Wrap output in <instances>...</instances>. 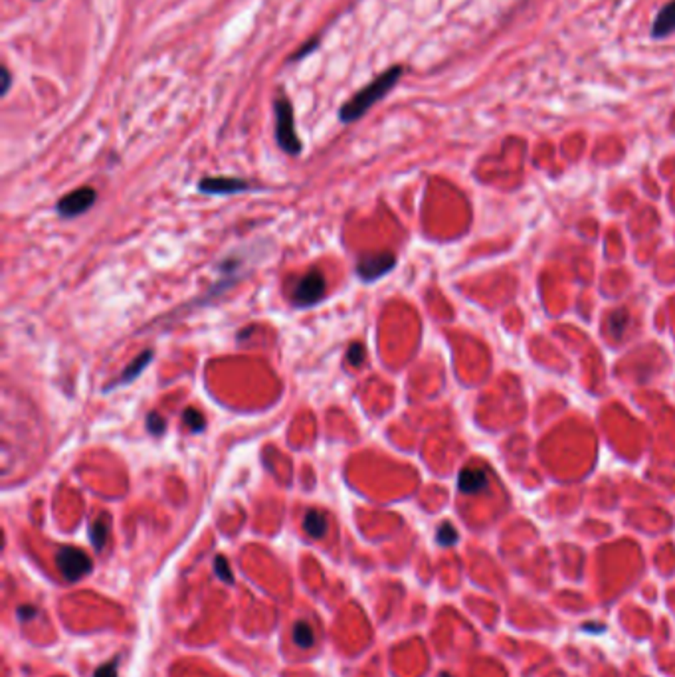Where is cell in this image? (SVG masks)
Wrapping results in <instances>:
<instances>
[{"label":"cell","instance_id":"obj_9","mask_svg":"<svg viewBox=\"0 0 675 677\" xmlns=\"http://www.w3.org/2000/svg\"><path fill=\"white\" fill-rule=\"evenodd\" d=\"M153 356L155 355H153L151 348H149V351H143L141 355L137 356L135 361H131L129 365L125 366V371L121 373V376L109 384L105 391H111V388H117V386H123V384H129V383H133V381H137V378L145 373V368L153 363Z\"/></svg>","mask_w":675,"mask_h":677},{"label":"cell","instance_id":"obj_19","mask_svg":"<svg viewBox=\"0 0 675 677\" xmlns=\"http://www.w3.org/2000/svg\"><path fill=\"white\" fill-rule=\"evenodd\" d=\"M214 570H216V574H218L224 582H228V584L234 582L230 564H228V559H226V557H216V561H214Z\"/></svg>","mask_w":675,"mask_h":677},{"label":"cell","instance_id":"obj_5","mask_svg":"<svg viewBox=\"0 0 675 677\" xmlns=\"http://www.w3.org/2000/svg\"><path fill=\"white\" fill-rule=\"evenodd\" d=\"M98 200V192L91 187H81L71 190L66 196H62L56 205V212L62 218H76L80 214L88 212L91 206Z\"/></svg>","mask_w":675,"mask_h":677},{"label":"cell","instance_id":"obj_2","mask_svg":"<svg viewBox=\"0 0 675 677\" xmlns=\"http://www.w3.org/2000/svg\"><path fill=\"white\" fill-rule=\"evenodd\" d=\"M274 115H276V141L279 149L292 157L299 155L303 151V143L295 131L294 105L284 91H279L274 99Z\"/></svg>","mask_w":675,"mask_h":677},{"label":"cell","instance_id":"obj_12","mask_svg":"<svg viewBox=\"0 0 675 677\" xmlns=\"http://www.w3.org/2000/svg\"><path fill=\"white\" fill-rule=\"evenodd\" d=\"M109 529H111V523H109V515L107 513H101V515L91 523L89 527V539H91V544L96 547V551H103V547L107 543V537H109Z\"/></svg>","mask_w":675,"mask_h":677},{"label":"cell","instance_id":"obj_21","mask_svg":"<svg viewBox=\"0 0 675 677\" xmlns=\"http://www.w3.org/2000/svg\"><path fill=\"white\" fill-rule=\"evenodd\" d=\"M317 44H319L317 40H311V42H307V44H303V46H305V48H299V50H297V52H295L294 56H292V62H297L299 58H305L307 53L313 52V50L317 48Z\"/></svg>","mask_w":675,"mask_h":677},{"label":"cell","instance_id":"obj_16","mask_svg":"<svg viewBox=\"0 0 675 677\" xmlns=\"http://www.w3.org/2000/svg\"><path fill=\"white\" fill-rule=\"evenodd\" d=\"M364 356H366V348H364L363 343H359V341L351 343V345H349V348H346L345 358H346V363H349L351 366H361V365H363Z\"/></svg>","mask_w":675,"mask_h":677},{"label":"cell","instance_id":"obj_23","mask_svg":"<svg viewBox=\"0 0 675 677\" xmlns=\"http://www.w3.org/2000/svg\"><path fill=\"white\" fill-rule=\"evenodd\" d=\"M2 81H4V83H2V95H6L10 89V83H12V76H10V71L6 66L2 68Z\"/></svg>","mask_w":675,"mask_h":677},{"label":"cell","instance_id":"obj_7","mask_svg":"<svg viewBox=\"0 0 675 677\" xmlns=\"http://www.w3.org/2000/svg\"><path fill=\"white\" fill-rule=\"evenodd\" d=\"M249 185L246 178L236 177H206L198 182V190L202 195H236V192H246L249 190Z\"/></svg>","mask_w":675,"mask_h":677},{"label":"cell","instance_id":"obj_24","mask_svg":"<svg viewBox=\"0 0 675 677\" xmlns=\"http://www.w3.org/2000/svg\"><path fill=\"white\" fill-rule=\"evenodd\" d=\"M440 677H450V676H448V673H442V676H440Z\"/></svg>","mask_w":675,"mask_h":677},{"label":"cell","instance_id":"obj_14","mask_svg":"<svg viewBox=\"0 0 675 677\" xmlns=\"http://www.w3.org/2000/svg\"><path fill=\"white\" fill-rule=\"evenodd\" d=\"M294 641L303 648V650H307V648H311L313 644H315V634H313V628L307 622H299L294 626Z\"/></svg>","mask_w":675,"mask_h":677},{"label":"cell","instance_id":"obj_15","mask_svg":"<svg viewBox=\"0 0 675 677\" xmlns=\"http://www.w3.org/2000/svg\"><path fill=\"white\" fill-rule=\"evenodd\" d=\"M182 420H185V424L190 428V432H195V434H200L206 428V418L202 416V412H198V410L192 408V406L182 412Z\"/></svg>","mask_w":675,"mask_h":677},{"label":"cell","instance_id":"obj_1","mask_svg":"<svg viewBox=\"0 0 675 677\" xmlns=\"http://www.w3.org/2000/svg\"><path fill=\"white\" fill-rule=\"evenodd\" d=\"M402 71H404L402 66H392V68H388L386 71H382L381 76H376L369 86L359 89L353 98L341 105V109H339V119L346 125L359 121L374 103H378L381 99L388 95V91L398 83Z\"/></svg>","mask_w":675,"mask_h":677},{"label":"cell","instance_id":"obj_18","mask_svg":"<svg viewBox=\"0 0 675 677\" xmlns=\"http://www.w3.org/2000/svg\"><path fill=\"white\" fill-rule=\"evenodd\" d=\"M145 428H147V432L153 434V436H163L165 434V430H167V422L165 418L157 414V412H149V416L145 420Z\"/></svg>","mask_w":675,"mask_h":677},{"label":"cell","instance_id":"obj_17","mask_svg":"<svg viewBox=\"0 0 675 677\" xmlns=\"http://www.w3.org/2000/svg\"><path fill=\"white\" fill-rule=\"evenodd\" d=\"M436 541L442 544V547H452V544L458 543V531H455V527L450 525V523L440 525L438 533H436Z\"/></svg>","mask_w":675,"mask_h":677},{"label":"cell","instance_id":"obj_6","mask_svg":"<svg viewBox=\"0 0 675 677\" xmlns=\"http://www.w3.org/2000/svg\"><path fill=\"white\" fill-rule=\"evenodd\" d=\"M396 266V256L391 252H376V254H369L364 258L359 259L356 264V276L361 277L363 281H376L382 276H386L388 272H392Z\"/></svg>","mask_w":675,"mask_h":677},{"label":"cell","instance_id":"obj_20","mask_svg":"<svg viewBox=\"0 0 675 677\" xmlns=\"http://www.w3.org/2000/svg\"><path fill=\"white\" fill-rule=\"evenodd\" d=\"M93 677H117V663L115 661H109L105 666H101Z\"/></svg>","mask_w":675,"mask_h":677},{"label":"cell","instance_id":"obj_8","mask_svg":"<svg viewBox=\"0 0 675 677\" xmlns=\"http://www.w3.org/2000/svg\"><path fill=\"white\" fill-rule=\"evenodd\" d=\"M458 487L462 493L473 495L488 487V470L483 467H463L458 475Z\"/></svg>","mask_w":675,"mask_h":677},{"label":"cell","instance_id":"obj_3","mask_svg":"<svg viewBox=\"0 0 675 677\" xmlns=\"http://www.w3.org/2000/svg\"><path fill=\"white\" fill-rule=\"evenodd\" d=\"M325 289H327V281L323 274L313 269L295 281L292 289V301L295 307H311L325 295Z\"/></svg>","mask_w":675,"mask_h":677},{"label":"cell","instance_id":"obj_13","mask_svg":"<svg viewBox=\"0 0 675 677\" xmlns=\"http://www.w3.org/2000/svg\"><path fill=\"white\" fill-rule=\"evenodd\" d=\"M628 321H630V313L626 311L624 307L620 309H614L608 317V333L612 338H620L624 335V331L628 327Z\"/></svg>","mask_w":675,"mask_h":677},{"label":"cell","instance_id":"obj_10","mask_svg":"<svg viewBox=\"0 0 675 677\" xmlns=\"http://www.w3.org/2000/svg\"><path fill=\"white\" fill-rule=\"evenodd\" d=\"M671 32H675V0L667 2L666 6L659 10L651 26V34L656 38H664Z\"/></svg>","mask_w":675,"mask_h":677},{"label":"cell","instance_id":"obj_11","mask_svg":"<svg viewBox=\"0 0 675 677\" xmlns=\"http://www.w3.org/2000/svg\"><path fill=\"white\" fill-rule=\"evenodd\" d=\"M303 529L313 539H323L327 534V531H329V521H327L325 513L311 509L303 517Z\"/></svg>","mask_w":675,"mask_h":677},{"label":"cell","instance_id":"obj_4","mask_svg":"<svg viewBox=\"0 0 675 677\" xmlns=\"http://www.w3.org/2000/svg\"><path fill=\"white\" fill-rule=\"evenodd\" d=\"M56 564L62 572V577L68 582H76V580L83 579L86 574L91 572V559H89L86 552L76 547H63L56 552Z\"/></svg>","mask_w":675,"mask_h":677},{"label":"cell","instance_id":"obj_22","mask_svg":"<svg viewBox=\"0 0 675 677\" xmlns=\"http://www.w3.org/2000/svg\"><path fill=\"white\" fill-rule=\"evenodd\" d=\"M16 616L22 620V622H26V620H32L36 616V608L34 606H20L16 610Z\"/></svg>","mask_w":675,"mask_h":677}]
</instances>
